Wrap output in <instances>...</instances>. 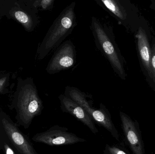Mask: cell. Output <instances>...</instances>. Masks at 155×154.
I'll use <instances>...</instances> for the list:
<instances>
[{"label":"cell","mask_w":155,"mask_h":154,"mask_svg":"<svg viewBox=\"0 0 155 154\" xmlns=\"http://www.w3.org/2000/svg\"><path fill=\"white\" fill-rule=\"evenodd\" d=\"M75 2L66 6L54 20L38 49V58L43 59L61 45L77 25Z\"/></svg>","instance_id":"obj_1"},{"label":"cell","mask_w":155,"mask_h":154,"mask_svg":"<svg viewBox=\"0 0 155 154\" xmlns=\"http://www.w3.org/2000/svg\"><path fill=\"white\" fill-rule=\"evenodd\" d=\"M91 27L97 47L110 62L115 72L122 80H125L124 58L116 43L113 29L94 17H92Z\"/></svg>","instance_id":"obj_2"},{"label":"cell","mask_w":155,"mask_h":154,"mask_svg":"<svg viewBox=\"0 0 155 154\" xmlns=\"http://www.w3.org/2000/svg\"><path fill=\"white\" fill-rule=\"evenodd\" d=\"M15 111L16 123L18 126L28 129L35 117L41 114L44 106L35 86L25 85L16 92L10 106Z\"/></svg>","instance_id":"obj_3"},{"label":"cell","mask_w":155,"mask_h":154,"mask_svg":"<svg viewBox=\"0 0 155 154\" xmlns=\"http://www.w3.org/2000/svg\"><path fill=\"white\" fill-rule=\"evenodd\" d=\"M0 142L8 145L16 154H39L29 137L2 110H0Z\"/></svg>","instance_id":"obj_4"},{"label":"cell","mask_w":155,"mask_h":154,"mask_svg":"<svg viewBox=\"0 0 155 154\" xmlns=\"http://www.w3.org/2000/svg\"><path fill=\"white\" fill-rule=\"evenodd\" d=\"M64 95L80 105L94 122L104 127L114 138L119 141L118 131L113 123L110 112L103 104H100L99 109L94 108L87 99L86 94L74 87L66 86Z\"/></svg>","instance_id":"obj_5"},{"label":"cell","mask_w":155,"mask_h":154,"mask_svg":"<svg viewBox=\"0 0 155 154\" xmlns=\"http://www.w3.org/2000/svg\"><path fill=\"white\" fill-rule=\"evenodd\" d=\"M32 140L35 143L50 146L70 145L86 142L85 139L69 132L68 128L57 125L45 132L37 133L33 137Z\"/></svg>","instance_id":"obj_6"},{"label":"cell","mask_w":155,"mask_h":154,"mask_svg":"<svg viewBox=\"0 0 155 154\" xmlns=\"http://www.w3.org/2000/svg\"><path fill=\"white\" fill-rule=\"evenodd\" d=\"M75 46L71 41H66L57 48L47 65L46 70L54 74L72 68L76 62Z\"/></svg>","instance_id":"obj_7"},{"label":"cell","mask_w":155,"mask_h":154,"mask_svg":"<svg viewBox=\"0 0 155 154\" xmlns=\"http://www.w3.org/2000/svg\"><path fill=\"white\" fill-rule=\"evenodd\" d=\"M119 116L126 140L133 154H145L143 142L138 124L124 112H119Z\"/></svg>","instance_id":"obj_8"},{"label":"cell","mask_w":155,"mask_h":154,"mask_svg":"<svg viewBox=\"0 0 155 154\" xmlns=\"http://www.w3.org/2000/svg\"><path fill=\"white\" fill-rule=\"evenodd\" d=\"M59 99L61 109L63 112L69 113L73 116L77 120L86 126L93 134H96L98 133V130L96 127L94 122L80 105L64 95H60Z\"/></svg>","instance_id":"obj_9"},{"label":"cell","mask_w":155,"mask_h":154,"mask_svg":"<svg viewBox=\"0 0 155 154\" xmlns=\"http://www.w3.org/2000/svg\"><path fill=\"white\" fill-rule=\"evenodd\" d=\"M136 38L137 40L138 53L142 64L149 77L152 78V51L146 33L142 27H139Z\"/></svg>","instance_id":"obj_10"},{"label":"cell","mask_w":155,"mask_h":154,"mask_svg":"<svg viewBox=\"0 0 155 154\" xmlns=\"http://www.w3.org/2000/svg\"><path fill=\"white\" fill-rule=\"evenodd\" d=\"M99 6L113 15L119 22L124 24L128 19V13L123 3L119 0H95Z\"/></svg>","instance_id":"obj_11"},{"label":"cell","mask_w":155,"mask_h":154,"mask_svg":"<svg viewBox=\"0 0 155 154\" xmlns=\"http://www.w3.org/2000/svg\"><path fill=\"white\" fill-rule=\"evenodd\" d=\"M15 19L25 25L28 30H31L32 29L34 25L33 19L31 18L30 15L25 13L22 11H16L14 13Z\"/></svg>","instance_id":"obj_12"},{"label":"cell","mask_w":155,"mask_h":154,"mask_svg":"<svg viewBox=\"0 0 155 154\" xmlns=\"http://www.w3.org/2000/svg\"><path fill=\"white\" fill-rule=\"evenodd\" d=\"M104 154H128L121 148L116 146L107 144L105 146Z\"/></svg>","instance_id":"obj_13"},{"label":"cell","mask_w":155,"mask_h":154,"mask_svg":"<svg viewBox=\"0 0 155 154\" xmlns=\"http://www.w3.org/2000/svg\"><path fill=\"white\" fill-rule=\"evenodd\" d=\"M37 5L41 6L43 10H49L53 8L54 0H42L37 1Z\"/></svg>","instance_id":"obj_14"},{"label":"cell","mask_w":155,"mask_h":154,"mask_svg":"<svg viewBox=\"0 0 155 154\" xmlns=\"http://www.w3.org/2000/svg\"><path fill=\"white\" fill-rule=\"evenodd\" d=\"M152 68L153 71L152 79L155 83V44L153 46L152 50Z\"/></svg>","instance_id":"obj_15"},{"label":"cell","mask_w":155,"mask_h":154,"mask_svg":"<svg viewBox=\"0 0 155 154\" xmlns=\"http://www.w3.org/2000/svg\"><path fill=\"white\" fill-rule=\"evenodd\" d=\"M5 79L4 78L2 79L1 80H0V91L1 90V89L2 87L3 86V84L4 83V82H5Z\"/></svg>","instance_id":"obj_16"}]
</instances>
